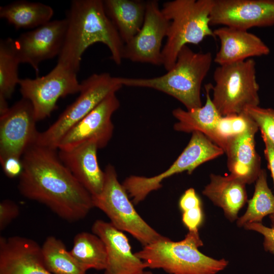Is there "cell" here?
Segmentation results:
<instances>
[{
    "label": "cell",
    "mask_w": 274,
    "mask_h": 274,
    "mask_svg": "<svg viewBox=\"0 0 274 274\" xmlns=\"http://www.w3.org/2000/svg\"><path fill=\"white\" fill-rule=\"evenodd\" d=\"M57 150L37 144L27 149L21 157L18 190L61 219L78 221L94 207L92 196L63 163Z\"/></svg>",
    "instance_id": "obj_1"
},
{
    "label": "cell",
    "mask_w": 274,
    "mask_h": 274,
    "mask_svg": "<svg viewBox=\"0 0 274 274\" xmlns=\"http://www.w3.org/2000/svg\"><path fill=\"white\" fill-rule=\"evenodd\" d=\"M65 18L66 31L57 64L78 73L83 53L97 43L109 48L116 64L121 63L124 43L107 15L103 1L73 0Z\"/></svg>",
    "instance_id": "obj_2"
},
{
    "label": "cell",
    "mask_w": 274,
    "mask_h": 274,
    "mask_svg": "<svg viewBox=\"0 0 274 274\" xmlns=\"http://www.w3.org/2000/svg\"><path fill=\"white\" fill-rule=\"evenodd\" d=\"M212 61L211 53L195 52L187 45L181 49L175 64L165 74L151 78L118 77V81L122 86L149 88L164 92L190 110L202 106L201 85Z\"/></svg>",
    "instance_id": "obj_3"
},
{
    "label": "cell",
    "mask_w": 274,
    "mask_h": 274,
    "mask_svg": "<svg viewBox=\"0 0 274 274\" xmlns=\"http://www.w3.org/2000/svg\"><path fill=\"white\" fill-rule=\"evenodd\" d=\"M203 246L198 231H189L178 242L165 237L144 246L135 254L147 268L162 269L169 274H217L224 270L228 261L216 259L198 250Z\"/></svg>",
    "instance_id": "obj_4"
},
{
    "label": "cell",
    "mask_w": 274,
    "mask_h": 274,
    "mask_svg": "<svg viewBox=\"0 0 274 274\" xmlns=\"http://www.w3.org/2000/svg\"><path fill=\"white\" fill-rule=\"evenodd\" d=\"M214 0H174L164 2L161 11L169 21L166 42L162 47V65L166 71L174 65L181 49L198 45L214 36L210 15Z\"/></svg>",
    "instance_id": "obj_5"
},
{
    "label": "cell",
    "mask_w": 274,
    "mask_h": 274,
    "mask_svg": "<svg viewBox=\"0 0 274 274\" xmlns=\"http://www.w3.org/2000/svg\"><path fill=\"white\" fill-rule=\"evenodd\" d=\"M212 101L223 117L238 115L259 106V86L252 58L219 65L214 71Z\"/></svg>",
    "instance_id": "obj_6"
},
{
    "label": "cell",
    "mask_w": 274,
    "mask_h": 274,
    "mask_svg": "<svg viewBox=\"0 0 274 274\" xmlns=\"http://www.w3.org/2000/svg\"><path fill=\"white\" fill-rule=\"evenodd\" d=\"M105 173L101 192L92 196L94 207L102 211L116 228L129 233L144 246L164 238L138 213L127 192L119 183L114 167L108 165Z\"/></svg>",
    "instance_id": "obj_7"
},
{
    "label": "cell",
    "mask_w": 274,
    "mask_h": 274,
    "mask_svg": "<svg viewBox=\"0 0 274 274\" xmlns=\"http://www.w3.org/2000/svg\"><path fill=\"white\" fill-rule=\"evenodd\" d=\"M122 85L109 73L93 74L81 82L79 95L46 130L39 132L36 144L57 149L63 135L104 98Z\"/></svg>",
    "instance_id": "obj_8"
},
{
    "label": "cell",
    "mask_w": 274,
    "mask_h": 274,
    "mask_svg": "<svg viewBox=\"0 0 274 274\" xmlns=\"http://www.w3.org/2000/svg\"><path fill=\"white\" fill-rule=\"evenodd\" d=\"M225 153L221 147L201 132L194 131L187 146L175 162L164 172L152 177L131 176L125 179L123 186L134 204L145 199L151 192L162 187V181L177 174H191L201 164Z\"/></svg>",
    "instance_id": "obj_9"
},
{
    "label": "cell",
    "mask_w": 274,
    "mask_h": 274,
    "mask_svg": "<svg viewBox=\"0 0 274 274\" xmlns=\"http://www.w3.org/2000/svg\"><path fill=\"white\" fill-rule=\"evenodd\" d=\"M77 73L57 64L47 75L35 79H20L22 98L31 104L37 121L49 117L61 97L80 92Z\"/></svg>",
    "instance_id": "obj_10"
},
{
    "label": "cell",
    "mask_w": 274,
    "mask_h": 274,
    "mask_svg": "<svg viewBox=\"0 0 274 274\" xmlns=\"http://www.w3.org/2000/svg\"><path fill=\"white\" fill-rule=\"evenodd\" d=\"M30 102L22 98L0 115V162L10 157L21 159L36 144L39 132Z\"/></svg>",
    "instance_id": "obj_11"
},
{
    "label": "cell",
    "mask_w": 274,
    "mask_h": 274,
    "mask_svg": "<svg viewBox=\"0 0 274 274\" xmlns=\"http://www.w3.org/2000/svg\"><path fill=\"white\" fill-rule=\"evenodd\" d=\"M169 21L156 0L147 1L143 24L140 31L124 44L123 59L136 62L162 65V43Z\"/></svg>",
    "instance_id": "obj_12"
},
{
    "label": "cell",
    "mask_w": 274,
    "mask_h": 274,
    "mask_svg": "<svg viewBox=\"0 0 274 274\" xmlns=\"http://www.w3.org/2000/svg\"><path fill=\"white\" fill-rule=\"evenodd\" d=\"M67 28L65 18L51 20L14 39V45L20 63L31 65L39 77L40 64L59 55Z\"/></svg>",
    "instance_id": "obj_13"
},
{
    "label": "cell",
    "mask_w": 274,
    "mask_h": 274,
    "mask_svg": "<svg viewBox=\"0 0 274 274\" xmlns=\"http://www.w3.org/2000/svg\"><path fill=\"white\" fill-rule=\"evenodd\" d=\"M119 107L116 93L110 94L63 135L57 149L69 150L89 142L104 148L112 136V117Z\"/></svg>",
    "instance_id": "obj_14"
},
{
    "label": "cell",
    "mask_w": 274,
    "mask_h": 274,
    "mask_svg": "<svg viewBox=\"0 0 274 274\" xmlns=\"http://www.w3.org/2000/svg\"><path fill=\"white\" fill-rule=\"evenodd\" d=\"M210 25L239 29L274 25V0H214Z\"/></svg>",
    "instance_id": "obj_15"
},
{
    "label": "cell",
    "mask_w": 274,
    "mask_h": 274,
    "mask_svg": "<svg viewBox=\"0 0 274 274\" xmlns=\"http://www.w3.org/2000/svg\"><path fill=\"white\" fill-rule=\"evenodd\" d=\"M250 117V116H249ZM250 117L242 131L228 136L225 153L230 174L245 184L256 181L261 168V158L255 148V135L258 130Z\"/></svg>",
    "instance_id": "obj_16"
},
{
    "label": "cell",
    "mask_w": 274,
    "mask_h": 274,
    "mask_svg": "<svg viewBox=\"0 0 274 274\" xmlns=\"http://www.w3.org/2000/svg\"><path fill=\"white\" fill-rule=\"evenodd\" d=\"M91 230L106 246L107 264L105 274H136L147 268L143 261L132 253L125 234L112 223L97 220Z\"/></svg>",
    "instance_id": "obj_17"
},
{
    "label": "cell",
    "mask_w": 274,
    "mask_h": 274,
    "mask_svg": "<svg viewBox=\"0 0 274 274\" xmlns=\"http://www.w3.org/2000/svg\"><path fill=\"white\" fill-rule=\"evenodd\" d=\"M0 274H52L46 268L41 246L20 236L0 237Z\"/></svg>",
    "instance_id": "obj_18"
},
{
    "label": "cell",
    "mask_w": 274,
    "mask_h": 274,
    "mask_svg": "<svg viewBox=\"0 0 274 274\" xmlns=\"http://www.w3.org/2000/svg\"><path fill=\"white\" fill-rule=\"evenodd\" d=\"M212 84L205 85L206 100L200 108L184 110L178 108L174 109L173 115L178 120L174 129L178 131L202 133L225 152L227 138L221 128L223 116L215 107L210 96Z\"/></svg>",
    "instance_id": "obj_19"
},
{
    "label": "cell",
    "mask_w": 274,
    "mask_h": 274,
    "mask_svg": "<svg viewBox=\"0 0 274 274\" xmlns=\"http://www.w3.org/2000/svg\"><path fill=\"white\" fill-rule=\"evenodd\" d=\"M220 42L214 59L219 65L244 61L253 57L267 55L269 47L256 35L248 30L221 26L213 30Z\"/></svg>",
    "instance_id": "obj_20"
},
{
    "label": "cell",
    "mask_w": 274,
    "mask_h": 274,
    "mask_svg": "<svg viewBox=\"0 0 274 274\" xmlns=\"http://www.w3.org/2000/svg\"><path fill=\"white\" fill-rule=\"evenodd\" d=\"M97 145L89 142L69 150L58 151L63 163L92 196L100 194L105 181V173L100 168Z\"/></svg>",
    "instance_id": "obj_21"
},
{
    "label": "cell",
    "mask_w": 274,
    "mask_h": 274,
    "mask_svg": "<svg viewBox=\"0 0 274 274\" xmlns=\"http://www.w3.org/2000/svg\"><path fill=\"white\" fill-rule=\"evenodd\" d=\"M210 178L202 194L222 209L228 219L235 220L238 212L247 201L246 184L231 174L222 176L211 174Z\"/></svg>",
    "instance_id": "obj_22"
},
{
    "label": "cell",
    "mask_w": 274,
    "mask_h": 274,
    "mask_svg": "<svg viewBox=\"0 0 274 274\" xmlns=\"http://www.w3.org/2000/svg\"><path fill=\"white\" fill-rule=\"evenodd\" d=\"M107 15L125 43L141 29L145 19L147 1L142 0H105Z\"/></svg>",
    "instance_id": "obj_23"
},
{
    "label": "cell",
    "mask_w": 274,
    "mask_h": 274,
    "mask_svg": "<svg viewBox=\"0 0 274 274\" xmlns=\"http://www.w3.org/2000/svg\"><path fill=\"white\" fill-rule=\"evenodd\" d=\"M53 14L49 5L23 0L0 7V17L16 29L36 28L50 21Z\"/></svg>",
    "instance_id": "obj_24"
},
{
    "label": "cell",
    "mask_w": 274,
    "mask_h": 274,
    "mask_svg": "<svg viewBox=\"0 0 274 274\" xmlns=\"http://www.w3.org/2000/svg\"><path fill=\"white\" fill-rule=\"evenodd\" d=\"M77 261L86 270H105L107 264L106 246L97 235L83 231L74 237L73 246L70 251Z\"/></svg>",
    "instance_id": "obj_25"
},
{
    "label": "cell",
    "mask_w": 274,
    "mask_h": 274,
    "mask_svg": "<svg viewBox=\"0 0 274 274\" xmlns=\"http://www.w3.org/2000/svg\"><path fill=\"white\" fill-rule=\"evenodd\" d=\"M41 249L44 264L51 273H86L87 270L77 261L60 239L54 236L47 237Z\"/></svg>",
    "instance_id": "obj_26"
},
{
    "label": "cell",
    "mask_w": 274,
    "mask_h": 274,
    "mask_svg": "<svg viewBox=\"0 0 274 274\" xmlns=\"http://www.w3.org/2000/svg\"><path fill=\"white\" fill-rule=\"evenodd\" d=\"M255 182L254 194L248 201L247 209L237 219L238 227H244L249 223H261L264 217L274 214V194L268 186L265 169H261Z\"/></svg>",
    "instance_id": "obj_27"
},
{
    "label": "cell",
    "mask_w": 274,
    "mask_h": 274,
    "mask_svg": "<svg viewBox=\"0 0 274 274\" xmlns=\"http://www.w3.org/2000/svg\"><path fill=\"white\" fill-rule=\"evenodd\" d=\"M20 62L16 52L14 39L7 38L0 41V101L11 97L20 78Z\"/></svg>",
    "instance_id": "obj_28"
},
{
    "label": "cell",
    "mask_w": 274,
    "mask_h": 274,
    "mask_svg": "<svg viewBox=\"0 0 274 274\" xmlns=\"http://www.w3.org/2000/svg\"><path fill=\"white\" fill-rule=\"evenodd\" d=\"M245 111L274 146V109L256 106Z\"/></svg>",
    "instance_id": "obj_29"
},
{
    "label": "cell",
    "mask_w": 274,
    "mask_h": 274,
    "mask_svg": "<svg viewBox=\"0 0 274 274\" xmlns=\"http://www.w3.org/2000/svg\"><path fill=\"white\" fill-rule=\"evenodd\" d=\"M20 214L19 206L13 201L4 199L0 202V230H4Z\"/></svg>",
    "instance_id": "obj_30"
},
{
    "label": "cell",
    "mask_w": 274,
    "mask_h": 274,
    "mask_svg": "<svg viewBox=\"0 0 274 274\" xmlns=\"http://www.w3.org/2000/svg\"><path fill=\"white\" fill-rule=\"evenodd\" d=\"M244 227L261 234L264 237L263 247L265 251L274 253V227H268L261 223H249Z\"/></svg>",
    "instance_id": "obj_31"
},
{
    "label": "cell",
    "mask_w": 274,
    "mask_h": 274,
    "mask_svg": "<svg viewBox=\"0 0 274 274\" xmlns=\"http://www.w3.org/2000/svg\"><path fill=\"white\" fill-rule=\"evenodd\" d=\"M182 214V222L189 231H198L203 219L201 206L186 210Z\"/></svg>",
    "instance_id": "obj_32"
},
{
    "label": "cell",
    "mask_w": 274,
    "mask_h": 274,
    "mask_svg": "<svg viewBox=\"0 0 274 274\" xmlns=\"http://www.w3.org/2000/svg\"><path fill=\"white\" fill-rule=\"evenodd\" d=\"M179 206L182 212L201 206L200 199L194 188L187 189L181 196Z\"/></svg>",
    "instance_id": "obj_33"
},
{
    "label": "cell",
    "mask_w": 274,
    "mask_h": 274,
    "mask_svg": "<svg viewBox=\"0 0 274 274\" xmlns=\"http://www.w3.org/2000/svg\"><path fill=\"white\" fill-rule=\"evenodd\" d=\"M1 164L5 174L9 178L19 177L22 172L21 159L10 157Z\"/></svg>",
    "instance_id": "obj_34"
},
{
    "label": "cell",
    "mask_w": 274,
    "mask_h": 274,
    "mask_svg": "<svg viewBox=\"0 0 274 274\" xmlns=\"http://www.w3.org/2000/svg\"><path fill=\"white\" fill-rule=\"evenodd\" d=\"M261 137L265 145L264 155L267 167L270 171L274 185V146L264 134L261 133Z\"/></svg>",
    "instance_id": "obj_35"
},
{
    "label": "cell",
    "mask_w": 274,
    "mask_h": 274,
    "mask_svg": "<svg viewBox=\"0 0 274 274\" xmlns=\"http://www.w3.org/2000/svg\"><path fill=\"white\" fill-rule=\"evenodd\" d=\"M269 219L271 223L272 227H274V214L269 215Z\"/></svg>",
    "instance_id": "obj_36"
},
{
    "label": "cell",
    "mask_w": 274,
    "mask_h": 274,
    "mask_svg": "<svg viewBox=\"0 0 274 274\" xmlns=\"http://www.w3.org/2000/svg\"><path fill=\"white\" fill-rule=\"evenodd\" d=\"M136 274H153V273H152L151 271H146V270H143L139 273H138Z\"/></svg>",
    "instance_id": "obj_37"
},
{
    "label": "cell",
    "mask_w": 274,
    "mask_h": 274,
    "mask_svg": "<svg viewBox=\"0 0 274 274\" xmlns=\"http://www.w3.org/2000/svg\"><path fill=\"white\" fill-rule=\"evenodd\" d=\"M273 254L274 255V253H273Z\"/></svg>",
    "instance_id": "obj_38"
}]
</instances>
